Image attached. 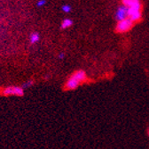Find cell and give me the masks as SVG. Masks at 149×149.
I'll use <instances>...</instances> for the list:
<instances>
[{
  "label": "cell",
  "instance_id": "cell-9",
  "mask_svg": "<svg viewBox=\"0 0 149 149\" xmlns=\"http://www.w3.org/2000/svg\"><path fill=\"white\" fill-rule=\"evenodd\" d=\"M46 4V1L45 0H39V1H37V3H36V6H45Z\"/></svg>",
  "mask_w": 149,
  "mask_h": 149
},
{
  "label": "cell",
  "instance_id": "cell-8",
  "mask_svg": "<svg viewBox=\"0 0 149 149\" xmlns=\"http://www.w3.org/2000/svg\"><path fill=\"white\" fill-rule=\"evenodd\" d=\"M61 9H62V11L64 13H69L71 11V6H68V5H64V6H62Z\"/></svg>",
  "mask_w": 149,
  "mask_h": 149
},
{
  "label": "cell",
  "instance_id": "cell-2",
  "mask_svg": "<svg viewBox=\"0 0 149 149\" xmlns=\"http://www.w3.org/2000/svg\"><path fill=\"white\" fill-rule=\"evenodd\" d=\"M132 26H133V23L130 21V18H127V19H124L123 21L117 22L116 31L118 33H124V32L129 31L132 28Z\"/></svg>",
  "mask_w": 149,
  "mask_h": 149
},
{
  "label": "cell",
  "instance_id": "cell-5",
  "mask_svg": "<svg viewBox=\"0 0 149 149\" xmlns=\"http://www.w3.org/2000/svg\"><path fill=\"white\" fill-rule=\"evenodd\" d=\"M40 40V36L37 32H32L29 36V42L30 44H36Z\"/></svg>",
  "mask_w": 149,
  "mask_h": 149
},
{
  "label": "cell",
  "instance_id": "cell-1",
  "mask_svg": "<svg viewBox=\"0 0 149 149\" xmlns=\"http://www.w3.org/2000/svg\"><path fill=\"white\" fill-rule=\"evenodd\" d=\"M86 79H87V75L84 71L79 70V71H74L67 81L65 84V89L67 90L76 89L77 88H78V86H80L81 83L85 81Z\"/></svg>",
  "mask_w": 149,
  "mask_h": 149
},
{
  "label": "cell",
  "instance_id": "cell-10",
  "mask_svg": "<svg viewBox=\"0 0 149 149\" xmlns=\"http://www.w3.org/2000/svg\"><path fill=\"white\" fill-rule=\"evenodd\" d=\"M58 57H59L60 59H64V57H65L64 53H60V54H59V55H58Z\"/></svg>",
  "mask_w": 149,
  "mask_h": 149
},
{
  "label": "cell",
  "instance_id": "cell-6",
  "mask_svg": "<svg viewBox=\"0 0 149 149\" xmlns=\"http://www.w3.org/2000/svg\"><path fill=\"white\" fill-rule=\"evenodd\" d=\"M73 25V21L71 20V19H64L62 22H61V29H68V28H69V27H71Z\"/></svg>",
  "mask_w": 149,
  "mask_h": 149
},
{
  "label": "cell",
  "instance_id": "cell-4",
  "mask_svg": "<svg viewBox=\"0 0 149 149\" xmlns=\"http://www.w3.org/2000/svg\"><path fill=\"white\" fill-rule=\"evenodd\" d=\"M116 19L117 20V22H120V21H123L124 19H127L128 18V8L123 5H121L116 12Z\"/></svg>",
  "mask_w": 149,
  "mask_h": 149
},
{
  "label": "cell",
  "instance_id": "cell-3",
  "mask_svg": "<svg viewBox=\"0 0 149 149\" xmlns=\"http://www.w3.org/2000/svg\"><path fill=\"white\" fill-rule=\"evenodd\" d=\"M24 94L23 88L22 87L18 86H12L7 87L3 90V95L4 96H17V97H22Z\"/></svg>",
  "mask_w": 149,
  "mask_h": 149
},
{
  "label": "cell",
  "instance_id": "cell-7",
  "mask_svg": "<svg viewBox=\"0 0 149 149\" xmlns=\"http://www.w3.org/2000/svg\"><path fill=\"white\" fill-rule=\"evenodd\" d=\"M34 84V81H32V80H30V81H26L23 85H22V88H29V87H31L32 85Z\"/></svg>",
  "mask_w": 149,
  "mask_h": 149
}]
</instances>
